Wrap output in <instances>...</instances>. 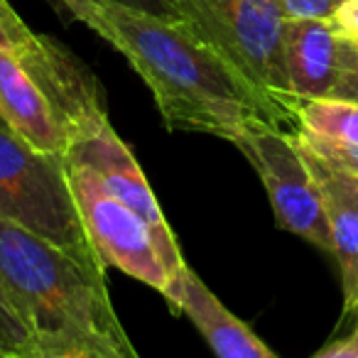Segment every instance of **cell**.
<instances>
[{
  "instance_id": "cell-12",
  "label": "cell",
  "mask_w": 358,
  "mask_h": 358,
  "mask_svg": "<svg viewBox=\"0 0 358 358\" xmlns=\"http://www.w3.org/2000/svg\"><path fill=\"white\" fill-rule=\"evenodd\" d=\"M294 138L336 169L358 177V103L348 99H297Z\"/></svg>"
},
{
  "instance_id": "cell-20",
  "label": "cell",
  "mask_w": 358,
  "mask_h": 358,
  "mask_svg": "<svg viewBox=\"0 0 358 358\" xmlns=\"http://www.w3.org/2000/svg\"><path fill=\"white\" fill-rule=\"evenodd\" d=\"M309 358H358V312H356V322H353L351 331L346 336L327 343L322 351H317Z\"/></svg>"
},
{
  "instance_id": "cell-16",
  "label": "cell",
  "mask_w": 358,
  "mask_h": 358,
  "mask_svg": "<svg viewBox=\"0 0 358 358\" xmlns=\"http://www.w3.org/2000/svg\"><path fill=\"white\" fill-rule=\"evenodd\" d=\"M336 99H348L358 103V47L348 45L341 40V71H338V81L334 86Z\"/></svg>"
},
{
  "instance_id": "cell-13",
  "label": "cell",
  "mask_w": 358,
  "mask_h": 358,
  "mask_svg": "<svg viewBox=\"0 0 358 358\" xmlns=\"http://www.w3.org/2000/svg\"><path fill=\"white\" fill-rule=\"evenodd\" d=\"M182 314L194 322L216 358H278L221 299L201 282L192 268L182 278Z\"/></svg>"
},
{
  "instance_id": "cell-2",
  "label": "cell",
  "mask_w": 358,
  "mask_h": 358,
  "mask_svg": "<svg viewBox=\"0 0 358 358\" xmlns=\"http://www.w3.org/2000/svg\"><path fill=\"white\" fill-rule=\"evenodd\" d=\"M0 275L37 338H66L96 358H143L110 299L106 273L89 270L42 241L0 219Z\"/></svg>"
},
{
  "instance_id": "cell-8",
  "label": "cell",
  "mask_w": 358,
  "mask_h": 358,
  "mask_svg": "<svg viewBox=\"0 0 358 358\" xmlns=\"http://www.w3.org/2000/svg\"><path fill=\"white\" fill-rule=\"evenodd\" d=\"M15 55L45 91L71 145L110 123L99 79L64 45L47 35H35V40Z\"/></svg>"
},
{
  "instance_id": "cell-1",
  "label": "cell",
  "mask_w": 358,
  "mask_h": 358,
  "mask_svg": "<svg viewBox=\"0 0 358 358\" xmlns=\"http://www.w3.org/2000/svg\"><path fill=\"white\" fill-rule=\"evenodd\" d=\"M81 22L130 62L148 84L167 130L234 140L255 123L289 125L278 106L182 20L94 0Z\"/></svg>"
},
{
  "instance_id": "cell-3",
  "label": "cell",
  "mask_w": 358,
  "mask_h": 358,
  "mask_svg": "<svg viewBox=\"0 0 358 358\" xmlns=\"http://www.w3.org/2000/svg\"><path fill=\"white\" fill-rule=\"evenodd\" d=\"M0 219L10 221L84 268L106 273L71 194L64 157L35 150L0 118Z\"/></svg>"
},
{
  "instance_id": "cell-15",
  "label": "cell",
  "mask_w": 358,
  "mask_h": 358,
  "mask_svg": "<svg viewBox=\"0 0 358 358\" xmlns=\"http://www.w3.org/2000/svg\"><path fill=\"white\" fill-rule=\"evenodd\" d=\"M35 35L37 32H32L25 25V20L17 15L15 8L8 0H0V50L17 52L30 45Z\"/></svg>"
},
{
  "instance_id": "cell-6",
  "label": "cell",
  "mask_w": 358,
  "mask_h": 358,
  "mask_svg": "<svg viewBox=\"0 0 358 358\" xmlns=\"http://www.w3.org/2000/svg\"><path fill=\"white\" fill-rule=\"evenodd\" d=\"M231 143L258 172L280 229L331 255V234L322 194L292 130L255 123L234 135Z\"/></svg>"
},
{
  "instance_id": "cell-17",
  "label": "cell",
  "mask_w": 358,
  "mask_h": 358,
  "mask_svg": "<svg viewBox=\"0 0 358 358\" xmlns=\"http://www.w3.org/2000/svg\"><path fill=\"white\" fill-rule=\"evenodd\" d=\"M287 20H329L341 0H278Z\"/></svg>"
},
{
  "instance_id": "cell-19",
  "label": "cell",
  "mask_w": 358,
  "mask_h": 358,
  "mask_svg": "<svg viewBox=\"0 0 358 358\" xmlns=\"http://www.w3.org/2000/svg\"><path fill=\"white\" fill-rule=\"evenodd\" d=\"M37 348L40 358H96L89 348L66 338H37Z\"/></svg>"
},
{
  "instance_id": "cell-22",
  "label": "cell",
  "mask_w": 358,
  "mask_h": 358,
  "mask_svg": "<svg viewBox=\"0 0 358 358\" xmlns=\"http://www.w3.org/2000/svg\"><path fill=\"white\" fill-rule=\"evenodd\" d=\"M57 3H59L64 10H69L76 20H81V17L86 15V10L94 6V0H57Z\"/></svg>"
},
{
  "instance_id": "cell-7",
  "label": "cell",
  "mask_w": 358,
  "mask_h": 358,
  "mask_svg": "<svg viewBox=\"0 0 358 358\" xmlns=\"http://www.w3.org/2000/svg\"><path fill=\"white\" fill-rule=\"evenodd\" d=\"M66 162H81L89 164L101 179H103L106 189L123 201L128 209H133L140 219L148 224L152 231L155 245H157L159 255H162L164 265H167L169 275H172L174 285L182 292V278H185L189 265L182 258V250L177 245L172 229H169L167 219H164L162 209H159L157 199H155L152 189H150L148 179H145L143 169H140L135 155L130 152L128 145L120 140V135L113 130V125L106 123L96 133L81 138L79 143L71 145L66 152Z\"/></svg>"
},
{
  "instance_id": "cell-9",
  "label": "cell",
  "mask_w": 358,
  "mask_h": 358,
  "mask_svg": "<svg viewBox=\"0 0 358 358\" xmlns=\"http://www.w3.org/2000/svg\"><path fill=\"white\" fill-rule=\"evenodd\" d=\"M294 135V133H292ZM297 140V138H294ZM314 179L331 234V258L338 265L343 314L358 312V177L336 169L297 140Z\"/></svg>"
},
{
  "instance_id": "cell-23",
  "label": "cell",
  "mask_w": 358,
  "mask_h": 358,
  "mask_svg": "<svg viewBox=\"0 0 358 358\" xmlns=\"http://www.w3.org/2000/svg\"><path fill=\"white\" fill-rule=\"evenodd\" d=\"M0 358H6V356H3V353H0Z\"/></svg>"
},
{
  "instance_id": "cell-21",
  "label": "cell",
  "mask_w": 358,
  "mask_h": 358,
  "mask_svg": "<svg viewBox=\"0 0 358 358\" xmlns=\"http://www.w3.org/2000/svg\"><path fill=\"white\" fill-rule=\"evenodd\" d=\"M108 3L133 8V10L150 13V15H157V17H172V20H174L172 0H108Z\"/></svg>"
},
{
  "instance_id": "cell-11",
  "label": "cell",
  "mask_w": 358,
  "mask_h": 358,
  "mask_svg": "<svg viewBox=\"0 0 358 358\" xmlns=\"http://www.w3.org/2000/svg\"><path fill=\"white\" fill-rule=\"evenodd\" d=\"M285 69L294 99H327L341 71V37L329 20H285Z\"/></svg>"
},
{
  "instance_id": "cell-4",
  "label": "cell",
  "mask_w": 358,
  "mask_h": 358,
  "mask_svg": "<svg viewBox=\"0 0 358 358\" xmlns=\"http://www.w3.org/2000/svg\"><path fill=\"white\" fill-rule=\"evenodd\" d=\"M174 20L189 25L294 128V96L285 69V13L278 0H172Z\"/></svg>"
},
{
  "instance_id": "cell-10",
  "label": "cell",
  "mask_w": 358,
  "mask_h": 358,
  "mask_svg": "<svg viewBox=\"0 0 358 358\" xmlns=\"http://www.w3.org/2000/svg\"><path fill=\"white\" fill-rule=\"evenodd\" d=\"M0 118L25 143L55 157H66L71 138L52 110L45 91L15 52L0 50Z\"/></svg>"
},
{
  "instance_id": "cell-14",
  "label": "cell",
  "mask_w": 358,
  "mask_h": 358,
  "mask_svg": "<svg viewBox=\"0 0 358 358\" xmlns=\"http://www.w3.org/2000/svg\"><path fill=\"white\" fill-rule=\"evenodd\" d=\"M0 353L6 358H40L35 334L3 275H0Z\"/></svg>"
},
{
  "instance_id": "cell-18",
  "label": "cell",
  "mask_w": 358,
  "mask_h": 358,
  "mask_svg": "<svg viewBox=\"0 0 358 358\" xmlns=\"http://www.w3.org/2000/svg\"><path fill=\"white\" fill-rule=\"evenodd\" d=\"M329 22L343 42L358 47V0H341Z\"/></svg>"
},
{
  "instance_id": "cell-5",
  "label": "cell",
  "mask_w": 358,
  "mask_h": 358,
  "mask_svg": "<svg viewBox=\"0 0 358 358\" xmlns=\"http://www.w3.org/2000/svg\"><path fill=\"white\" fill-rule=\"evenodd\" d=\"M66 174L84 226L106 268H118L157 289L169 304V312L182 314V292L174 285L148 224L106 189L103 179L89 164L66 162Z\"/></svg>"
}]
</instances>
